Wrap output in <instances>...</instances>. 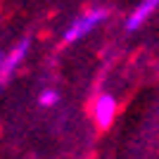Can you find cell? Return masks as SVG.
Returning <instances> with one entry per match:
<instances>
[{
  "label": "cell",
  "instance_id": "obj_3",
  "mask_svg": "<svg viewBox=\"0 0 159 159\" xmlns=\"http://www.w3.org/2000/svg\"><path fill=\"white\" fill-rule=\"evenodd\" d=\"M95 124H98L100 128H109L114 121V114H116V100L112 98V95H100L98 100H95Z\"/></svg>",
  "mask_w": 159,
  "mask_h": 159
},
{
  "label": "cell",
  "instance_id": "obj_4",
  "mask_svg": "<svg viewBox=\"0 0 159 159\" xmlns=\"http://www.w3.org/2000/svg\"><path fill=\"white\" fill-rule=\"evenodd\" d=\"M157 7H159V0H143V2L135 7V12L128 17L126 29H128V31H135V29H140L143 24H145V19L154 12V10H157Z\"/></svg>",
  "mask_w": 159,
  "mask_h": 159
},
{
  "label": "cell",
  "instance_id": "obj_1",
  "mask_svg": "<svg viewBox=\"0 0 159 159\" xmlns=\"http://www.w3.org/2000/svg\"><path fill=\"white\" fill-rule=\"evenodd\" d=\"M29 48H31V38H21L19 43L10 50V52H5V57H2V62H0V88H2L7 81L14 76L17 66H19L21 60L26 57Z\"/></svg>",
  "mask_w": 159,
  "mask_h": 159
},
{
  "label": "cell",
  "instance_id": "obj_2",
  "mask_svg": "<svg viewBox=\"0 0 159 159\" xmlns=\"http://www.w3.org/2000/svg\"><path fill=\"white\" fill-rule=\"evenodd\" d=\"M107 10H90L88 14H83V17H79V19L74 21L71 26L66 29V33H64V40L66 43H74V40H79V38H83V36H88V33L93 31L95 26H98L102 19H107Z\"/></svg>",
  "mask_w": 159,
  "mask_h": 159
},
{
  "label": "cell",
  "instance_id": "obj_5",
  "mask_svg": "<svg viewBox=\"0 0 159 159\" xmlns=\"http://www.w3.org/2000/svg\"><path fill=\"white\" fill-rule=\"evenodd\" d=\"M38 102L43 107H52V105H57L60 102V93L57 90H43L40 93V98H38Z\"/></svg>",
  "mask_w": 159,
  "mask_h": 159
},
{
  "label": "cell",
  "instance_id": "obj_6",
  "mask_svg": "<svg viewBox=\"0 0 159 159\" xmlns=\"http://www.w3.org/2000/svg\"><path fill=\"white\" fill-rule=\"evenodd\" d=\"M2 57H5V52H0V62H2Z\"/></svg>",
  "mask_w": 159,
  "mask_h": 159
}]
</instances>
